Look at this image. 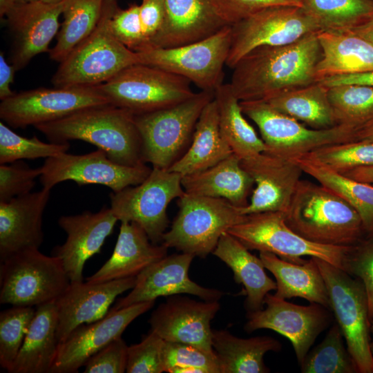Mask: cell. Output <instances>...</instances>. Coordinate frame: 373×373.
Masks as SVG:
<instances>
[{
	"instance_id": "obj_1",
	"label": "cell",
	"mask_w": 373,
	"mask_h": 373,
	"mask_svg": "<svg viewBox=\"0 0 373 373\" xmlns=\"http://www.w3.org/2000/svg\"><path fill=\"white\" fill-rule=\"evenodd\" d=\"M321 55L318 32L291 44L260 46L237 62L229 84L240 101L265 100L318 82Z\"/></svg>"
},
{
	"instance_id": "obj_2",
	"label": "cell",
	"mask_w": 373,
	"mask_h": 373,
	"mask_svg": "<svg viewBox=\"0 0 373 373\" xmlns=\"http://www.w3.org/2000/svg\"><path fill=\"white\" fill-rule=\"evenodd\" d=\"M35 127L50 142L82 140L104 151L117 164L136 166L144 163L135 115L111 104L87 107Z\"/></svg>"
},
{
	"instance_id": "obj_3",
	"label": "cell",
	"mask_w": 373,
	"mask_h": 373,
	"mask_svg": "<svg viewBox=\"0 0 373 373\" xmlns=\"http://www.w3.org/2000/svg\"><path fill=\"white\" fill-rule=\"evenodd\" d=\"M285 222L304 238L325 245L353 247L365 232L359 214L346 200L320 183L307 180L299 182Z\"/></svg>"
},
{
	"instance_id": "obj_4",
	"label": "cell",
	"mask_w": 373,
	"mask_h": 373,
	"mask_svg": "<svg viewBox=\"0 0 373 373\" xmlns=\"http://www.w3.org/2000/svg\"><path fill=\"white\" fill-rule=\"evenodd\" d=\"M119 7L117 0H104L95 30L59 63L52 78L55 87L99 85L140 63L137 53L111 32L109 21Z\"/></svg>"
},
{
	"instance_id": "obj_5",
	"label": "cell",
	"mask_w": 373,
	"mask_h": 373,
	"mask_svg": "<svg viewBox=\"0 0 373 373\" xmlns=\"http://www.w3.org/2000/svg\"><path fill=\"white\" fill-rule=\"evenodd\" d=\"M213 98L214 92L201 90L175 105L135 115L142 162L168 170L189 147L200 115Z\"/></svg>"
},
{
	"instance_id": "obj_6",
	"label": "cell",
	"mask_w": 373,
	"mask_h": 373,
	"mask_svg": "<svg viewBox=\"0 0 373 373\" xmlns=\"http://www.w3.org/2000/svg\"><path fill=\"white\" fill-rule=\"evenodd\" d=\"M177 203L178 214L161 243L201 258L212 254L220 236L246 217L223 198L185 192Z\"/></svg>"
},
{
	"instance_id": "obj_7",
	"label": "cell",
	"mask_w": 373,
	"mask_h": 373,
	"mask_svg": "<svg viewBox=\"0 0 373 373\" xmlns=\"http://www.w3.org/2000/svg\"><path fill=\"white\" fill-rule=\"evenodd\" d=\"M314 258L327 289L331 311L341 328L356 372L373 373L371 321L363 283L327 261Z\"/></svg>"
},
{
	"instance_id": "obj_8",
	"label": "cell",
	"mask_w": 373,
	"mask_h": 373,
	"mask_svg": "<svg viewBox=\"0 0 373 373\" xmlns=\"http://www.w3.org/2000/svg\"><path fill=\"white\" fill-rule=\"evenodd\" d=\"M249 250L274 254L280 258L303 264L304 256L322 259L345 271L347 255L354 247L325 245L308 240L288 227L285 213L267 211L246 215L228 231Z\"/></svg>"
},
{
	"instance_id": "obj_9",
	"label": "cell",
	"mask_w": 373,
	"mask_h": 373,
	"mask_svg": "<svg viewBox=\"0 0 373 373\" xmlns=\"http://www.w3.org/2000/svg\"><path fill=\"white\" fill-rule=\"evenodd\" d=\"M190 82L157 67L131 65L97 85L110 104L140 115L166 108L195 95Z\"/></svg>"
},
{
	"instance_id": "obj_10",
	"label": "cell",
	"mask_w": 373,
	"mask_h": 373,
	"mask_svg": "<svg viewBox=\"0 0 373 373\" xmlns=\"http://www.w3.org/2000/svg\"><path fill=\"white\" fill-rule=\"evenodd\" d=\"M70 283L59 258L24 250L1 261L0 303L37 307L56 300Z\"/></svg>"
},
{
	"instance_id": "obj_11",
	"label": "cell",
	"mask_w": 373,
	"mask_h": 373,
	"mask_svg": "<svg viewBox=\"0 0 373 373\" xmlns=\"http://www.w3.org/2000/svg\"><path fill=\"white\" fill-rule=\"evenodd\" d=\"M242 111L258 126L266 152L284 158H300L324 146L355 141L358 131L339 124L327 129L308 128L265 100L240 101Z\"/></svg>"
},
{
	"instance_id": "obj_12",
	"label": "cell",
	"mask_w": 373,
	"mask_h": 373,
	"mask_svg": "<svg viewBox=\"0 0 373 373\" xmlns=\"http://www.w3.org/2000/svg\"><path fill=\"white\" fill-rule=\"evenodd\" d=\"M231 41V26L193 43L171 48H149L138 55L140 64L181 76L201 90L213 91L222 84Z\"/></svg>"
},
{
	"instance_id": "obj_13",
	"label": "cell",
	"mask_w": 373,
	"mask_h": 373,
	"mask_svg": "<svg viewBox=\"0 0 373 373\" xmlns=\"http://www.w3.org/2000/svg\"><path fill=\"white\" fill-rule=\"evenodd\" d=\"M182 178L176 172L153 167L140 184L112 192L111 209L118 220L135 222L153 243H161L169 223L168 205L185 193Z\"/></svg>"
},
{
	"instance_id": "obj_14",
	"label": "cell",
	"mask_w": 373,
	"mask_h": 373,
	"mask_svg": "<svg viewBox=\"0 0 373 373\" xmlns=\"http://www.w3.org/2000/svg\"><path fill=\"white\" fill-rule=\"evenodd\" d=\"M110 104L97 86L39 88L14 93L0 104V118L25 128L65 117L83 108Z\"/></svg>"
},
{
	"instance_id": "obj_15",
	"label": "cell",
	"mask_w": 373,
	"mask_h": 373,
	"mask_svg": "<svg viewBox=\"0 0 373 373\" xmlns=\"http://www.w3.org/2000/svg\"><path fill=\"white\" fill-rule=\"evenodd\" d=\"M231 26V41L226 62L231 68L256 48L291 44L320 31L302 7L291 6L270 7Z\"/></svg>"
},
{
	"instance_id": "obj_16",
	"label": "cell",
	"mask_w": 373,
	"mask_h": 373,
	"mask_svg": "<svg viewBox=\"0 0 373 373\" xmlns=\"http://www.w3.org/2000/svg\"><path fill=\"white\" fill-rule=\"evenodd\" d=\"M41 167L39 180L43 187L51 189L60 182L70 180L79 186L102 184L114 193L140 184L152 171L144 163L136 166L117 164L99 149L83 155L64 153L50 157Z\"/></svg>"
},
{
	"instance_id": "obj_17",
	"label": "cell",
	"mask_w": 373,
	"mask_h": 373,
	"mask_svg": "<svg viewBox=\"0 0 373 373\" xmlns=\"http://www.w3.org/2000/svg\"><path fill=\"white\" fill-rule=\"evenodd\" d=\"M266 307L247 312L245 330L251 333L269 329L288 338L299 365L318 336L330 324L331 310L318 304L299 305L268 293L264 299Z\"/></svg>"
},
{
	"instance_id": "obj_18",
	"label": "cell",
	"mask_w": 373,
	"mask_h": 373,
	"mask_svg": "<svg viewBox=\"0 0 373 373\" xmlns=\"http://www.w3.org/2000/svg\"><path fill=\"white\" fill-rule=\"evenodd\" d=\"M155 301L142 302L121 309H111L95 322L75 329L58 344L50 373H75L88 359L115 339L121 337L128 325L151 309Z\"/></svg>"
},
{
	"instance_id": "obj_19",
	"label": "cell",
	"mask_w": 373,
	"mask_h": 373,
	"mask_svg": "<svg viewBox=\"0 0 373 373\" xmlns=\"http://www.w3.org/2000/svg\"><path fill=\"white\" fill-rule=\"evenodd\" d=\"M220 308L219 300L198 301L172 295L153 311L149 323L151 329L164 341L188 343L213 352L211 322Z\"/></svg>"
},
{
	"instance_id": "obj_20",
	"label": "cell",
	"mask_w": 373,
	"mask_h": 373,
	"mask_svg": "<svg viewBox=\"0 0 373 373\" xmlns=\"http://www.w3.org/2000/svg\"><path fill=\"white\" fill-rule=\"evenodd\" d=\"M254 182L249 202L239 208L242 215L267 211L286 213L303 171L294 160L266 151L241 160Z\"/></svg>"
},
{
	"instance_id": "obj_21",
	"label": "cell",
	"mask_w": 373,
	"mask_h": 373,
	"mask_svg": "<svg viewBox=\"0 0 373 373\" xmlns=\"http://www.w3.org/2000/svg\"><path fill=\"white\" fill-rule=\"evenodd\" d=\"M195 256L181 252L166 255L136 276L131 291L118 299L113 308L121 309L142 302L155 301L160 296L188 294L204 300H219L224 292L201 286L189 276Z\"/></svg>"
},
{
	"instance_id": "obj_22",
	"label": "cell",
	"mask_w": 373,
	"mask_h": 373,
	"mask_svg": "<svg viewBox=\"0 0 373 373\" xmlns=\"http://www.w3.org/2000/svg\"><path fill=\"white\" fill-rule=\"evenodd\" d=\"M117 221L111 207H106L98 212L84 211L58 219L67 238L63 245L53 249L52 255L61 260L70 283L83 281L86 262L100 252Z\"/></svg>"
},
{
	"instance_id": "obj_23",
	"label": "cell",
	"mask_w": 373,
	"mask_h": 373,
	"mask_svg": "<svg viewBox=\"0 0 373 373\" xmlns=\"http://www.w3.org/2000/svg\"><path fill=\"white\" fill-rule=\"evenodd\" d=\"M135 281L136 277H129L98 283H70L55 300L59 343L79 326L104 318L115 298L131 289Z\"/></svg>"
},
{
	"instance_id": "obj_24",
	"label": "cell",
	"mask_w": 373,
	"mask_h": 373,
	"mask_svg": "<svg viewBox=\"0 0 373 373\" xmlns=\"http://www.w3.org/2000/svg\"><path fill=\"white\" fill-rule=\"evenodd\" d=\"M64 0L57 3L42 1L15 3L5 17L14 37L12 65L23 68L36 55L48 50L60 26Z\"/></svg>"
},
{
	"instance_id": "obj_25",
	"label": "cell",
	"mask_w": 373,
	"mask_h": 373,
	"mask_svg": "<svg viewBox=\"0 0 373 373\" xmlns=\"http://www.w3.org/2000/svg\"><path fill=\"white\" fill-rule=\"evenodd\" d=\"M50 190L36 192L0 202L1 261L18 252L38 249L44 242L43 215Z\"/></svg>"
},
{
	"instance_id": "obj_26",
	"label": "cell",
	"mask_w": 373,
	"mask_h": 373,
	"mask_svg": "<svg viewBox=\"0 0 373 373\" xmlns=\"http://www.w3.org/2000/svg\"><path fill=\"white\" fill-rule=\"evenodd\" d=\"M164 22L151 48L198 41L230 25L213 0H164Z\"/></svg>"
},
{
	"instance_id": "obj_27",
	"label": "cell",
	"mask_w": 373,
	"mask_h": 373,
	"mask_svg": "<svg viewBox=\"0 0 373 373\" xmlns=\"http://www.w3.org/2000/svg\"><path fill=\"white\" fill-rule=\"evenodd\" d=\"M168 249L162 243H153L145 231L135 222H121L111 256L86 280L98 283L136 277L149 266L165 257Z\"/></svg>"
},
{
	"instance_id": "obj_28",
	"label": "cell",
	"mask_w": 373,
	"mask_h": 373,
	"mask_svg": "<svg viewBox=\"0 0 373 373\" xmlns=\"http://www.w3.org/2000/svg\"><path fill=\"white\" fill-rule=\"evenodd\" d=\"M182 185L187 193L223 198L241 208L248 204L254 182L232 153L211 167L182 176Z\"/></svg>"
},
{
	"instance_id": "obj_29",
	"label": "cell",
	"mask_w": 373,
	"mask_h": 373,
	"mask_svg": "<svg viewBox=\"0 0 373 373\" xmlns=\"http://www.w3.org/2000/svg\"><path fill=\"white\" fill-rule=\"evenodd\" d=\"M212 254L232 270L236 283L243 285L247 312L262 309L265 296L276 289V283L266 274L260 258L228 232L220 236Z\"/></svg>"
},
{
	"instance_id": "obj_30",
	"label": "cell",
	"mask_w": 373,
	"mask_h": 373,
	"mask_svg": "<svg viewBox=\"0 0 373 373\" xmlns=\"http://www.w3.org/2000/svg\"><path fill=\"white\" fill-rule=\"evenodd\" d=\"M322 55L316 69L323 78L373 71V44L350 30L319 31Z\"/></svg>"
},
{
	"instance_id": "obj_31",
	"label": "cell",
	"mask_w": 373,
	"mask_h": 373,
	"mask_svg": "<svg viewBox=\"0 0 373 373\" xmlns=\"http://www.w3.org/2000/svg\"><path fill=\"white\" fill-rule=\"evenodd\" d=\"M259 257L276 278V296L283 299L298 297L331 310L327 289L314 257L303 264L291 262L269 252L261 251Z\"/></svg>"
},
{
	"instance_id": "obj_32",
	"label": "cell",
	"mask_w": 373,
	"mask_h": 373,
	"mask_svg": "<svg viewBox=\"0 0 373 373\" xmlns=\"http://www.w3.org/2000/svg\"><path fill=\"white\" fill-rule=\"evenodd\" d=\"M55 300L37 307L35 316L10 373H50L58 340Z\"/></svg>"
},
{
	"instance_id": "obj_33",
	"label": "cell",
	"mask_w": 373,
	"mask_h": 373,
	"mask_svg": "<svg viewBox=\"0 0 373 373\" xmlns=\"http://www.w3.org/2000/svg\"><path fill=\"white\" fill-rule=\"evenodd\" d=\"M232 153L221 134L218 106L213 98L200 115L189 147L168 170L182 176L193 174L214 166Z\"/></svg>"
},
{
	"instance_id": "obj_34",
	"label": "cell",
	"mask_w": 373,
	"mask_h": 373,
	"mask_svg": "<svg viewBox=\"0 0 373 373\" xmlns=\"http://www.w3.org/2000/svg\"><path fill=\"white\" fill-rule=\"evenodd\" d=\"M212 348L220 373H267L270 370L264 362L265 354L279 352L282 345L269 336L242 338L227 330L213 329Z\"/></svg>"
},
{
	"instance_id": "obj_35",
	"label": "cell",
	"mask_w": 373,
	"mask_h": 373,
	"mask_svg": "<svg viewBox=\"0 0 373 373\" xmlns=\"http://www.w3.org/2000/svg\"><path fill=\"white\" fill-rule=\"evenodd\" d=\"M328 90V87L318 81L280 93L265 101L278 111L312 128L327 129L339 125Z\"/></svg>"
},
{
	"instance_id": "obj_36",
	"label": "cell",
	"mask_w": 373,
	"mask_h": 373,
	"mask_svg": "<svg viewBox=\"0 0 373 373\" xmlns=\"http://www.w3.org/2000/svg\"><path fill=\"white\" fill-rule=\"evenodd\" d=\"M221 134L240 160L267 151L264 141L244 117L240 101L230 84H222L214 91Z\"/></svg>"
},
{
	"instance_id": "obj_37",
	"label": "cell",
	"mask_w": 373,
	"mask_h": 373,
	"mask_svg": "<svg viewBox=\"0 0 373 373\" xmlns=\"http://www.w3.org/2000/svg\"><path fill=\"white\" fill-rule=\"evenodd\" d=\"M303 172L346 200L359 214L364 231L373 236V186L354 180L304 157L294 160Z\"/></svg>"
},
{
	"instance_id": "obj_38",
	"label": "cell",
	"mask_w": 373,
	"mask_h": 373,
	"mask_svg": "<svg viewBox=\"0 0 373 373\" xmlns=\"http://www.w3.org/2000/svg\"><path fill=\"white\" fill-rule=\"evenodd\" d=\"M104 0H64L63 23L57 42L49 50L50 58L60 63L97 26Z\"/></svg>"
},
{
	"instance_id": "obj_39",
	"label": "cell",
	"mask_w": 373,
	"mask_h": 373,
	"mask_svg": "<svg viewBox=\"0 0 373 373\" xmlns=\"http://www.w3.org/2000/svg\"><path fill=\"white\" fill-rule=\"evenodd\" d=\"M320 31L354 29L373 18V0H303Z\"/></svg>"
},
{
	"instance_id": "obj_40",
	"label": "cell",
	"mask_w": 373,
	"mask_h": 373,
	"mask_svg": "<svg viewBox=\"0 0 373 373\" xmlns=\"http://www.w3.org/2000/svg\"><path fill=\"white\" fill-rule=\"evenodd\" d=\"M338 124L358 132L373 124V86L341 84L329 88Z\"/></svg>"
},
{
	"instance_id": "obj_41",
	"label": "cell",
	"mask_w": 373,
	"mask_h": 373,
	"mask_svg": "<svg viewBox=\"0 0 373 373\" xmlns=\"http://www.w3.org/2000/svg\"><path fill=\"white\" fill-rule=\"evenodd\" d=\"M340 327L334 323L321 343L309 351L300 364L303 373H354L356 370L345 347Z\"/></svg>"
},
{
	"instance_id": "obj_42",
	"label": "cell",
	"mask_w": 373,
	"mask_h": 373,
	"mask_svg": "<svg viewBox=\"0 0 373 373\" xmlns=\"http://www.w3.org/2000/svg\"><path fill=\"white\" fill-rule=\"evenodd\" d=\"M343 173L373 166V142L351 141L322 146L301 157Z\"/></svg>"
},
{
	"instance_id": "obj_43",
	"label": "cell",
	"mask_w": 373,
	"mask_h": 373,
	"mask_svg": "<svg viewBox=\"0 0 373 373\" xmlns=\"http://www.w3.org/2000/svg\"><path fill=\"white\" fill-rule=\"evenodd\" d=\"M68 142H44L37 136L31 138L21 136L0 122V164L22 160L48 158L66 153Z\"/></svg>"
},
{
	"instance_id": "obj_44",
	"label": "cell",
	"mask_w": 373,
	"mask_h": 373,
	"mask_svg": "<svg viewBox=\"0 0 373 373\" xmlns=\"http://www.w3.org/2000/svg\"><path fill=\"white\" fill-rule=\"evenodd\" d=\"M34 307L12 306L0 313V365L10 370L35 316Z\"/></svg>"
},
{
	"instance_id": "obj_45",
	"label": "cell",
	"mask_w": 373,
	"mask_h": 373,
	"mask_svg": "<svg viewBox=\"0 0 373 373\" xmlns=\"http://www.w3.org/2000/svg\"><path fill=\"white\" fill-rule=\"evenodd\" d=\"M164 370L169 373H220L214 352L191 344L164 341Z\"/></svg>"
},
{
	"instance_id": "obj_46",
	"label": "cell",
	"mask_w": 373,
	"mask_h": 373,
	"mask_svg": "<svg viewBox=\"0 0 373 373\" xmlns=\"http://www.w3.org/2000/svg\"><path fill=\"white\" fill-rule=\"evenodd\" d=\"M164 341L154 331L128 347L127 373L164 372L162 349Z\"/></svg>"
},
{
	"instance_id": "obj_47",
	"label": "cell",
	"mask_w": 373,
	"mask_h": 373,
	"mask_svg": "<svg viewBox=\"0 0 373 373\" xmlns=\"http://www.w3.org/2000/svg\"><path fill=\"white\" fill-rule=\"evenodd\" d=\"M109 27L113 36L130 50L140 52L146 49L139 5L133 3L126 9L119 7L110 19Z\"/></svg>"
},
{
	"instance_id": "obj_48",
	"label": "cell",
	"mask_w": 373,
	"mask_h": 373,
	"mask_svg": "<svg viewBox=\"0 0 373 373\" xmlns=\"http://www.w3.org/2000/svg\"><path fill=\"white\" fill-rule=\"evenodd\" d=\"M41 174V167L30 168L21 160L0 164V202L30 193Z\"/></svg>"
},
{
	"instance_id": "obj_49",
	"label": "cell",
	"mask_w": 373,
	"mask_h": 373,
	"mask_svg": "<svg viewBox=\"0 0 373 373\" xmlns=\"http://www.w3.org/2000/svg\"><path fill=\"white\" fill-rule=\"evenodd\" d=\"M345 271L356 276L363 283L367 297L369 316L372 321L373 320V238L352 248L345 260Z\"/></svg>"
},
{
	"instance_id": "obj_50",
	"label": "cell",
	"mask_w": 373,
	"mask_h": 373,
	"mask_svg": "<svg viewBox=\"0 0 373 373\" xmlns=\"http://www.w3.org/2000/svg\"><path fill=\"white\" fill-rule=\"evenodd\" d=\"M128 347L117 338L91 356L84 364L85 373H123L126 370Z\"/></svg>"
},
{
	"instance_id": "obj_51",
	"label": "cell",
	"mask_w": 373,
	"mask_h": 373,
	"mask_svg": "<svg viewBox=\"0 0 373 373\" xmlns=\"http://www.w3.org/2000/svg\"><path fill=\"white\" fill-rule=\"evenodd\" d=\"M230 25L262 10L278 6L302 7L303 0H213Z\"/></svg>"
},
{
	"instance_id": "obj_52",
	"label": "cell",
	"mask_w": 373,
	"mask_h": 373,
	"mask_svg": "<svg viewBox=\"0 0 373 373\" xmlns=\"http://www.w3.org/2000/svg\"><path fill=\"white\" fill-rule=\"evenodd\" d=\"M164 15V0H142L140 5V18L146 49L151 47L153 40L162 26Z\"/></svg>"
},
{
	"instance_id": "obj_53",
	"label": "cell",
	"mask_w": 373,
	"mask_h": 373,
	"mask_svg": "<svg viewBox=\"0 0 373 373\" xmlns=\"http://www.w3.org/2000/svg\"><path fill=\"white\" fill-rule=\"evenodd\" d=\"M318 82L328 88L341 84H365L373 86V71L334 75L323 78Z\"/></svg>"
},
{
	"instance_id": "obj_54",
	"label": "cell",
	"mask_w": 373,
	"mask_h": 373,
	"mask_svg": "<svg viewBox=\"0 0 373 373\" xmlns=\"http://www.w3.org/2000/svg\"><path fill=\"white\" fill-rule=\"evenodd\" d=\"M15 69L12 64H9L3 53H0V99L4 100L11 97L13 93L10 85L14 81Z\"/></svg>"
},
{
	"instance_id": "obj_55",
	"label": "cell",
	"mask_w": 373,
	"mask_h": 373,
	"mask_svg": "<svg viewBox=\"0 0 373 373\" xmlns=\"http://www.w3.org/2000/svg\"><path fill=\"white\" fill-rule=\"evenodd\" d=\"M341 174L354 180L373 186V166L354 168Z\"/></svg>"
},
{
	"instance_id": "obj_56",
	"label": "cell",
	"mask_w": 373,
	"mask_h": 373,
	"mask_svg": "<svg viewBox=\"0 0 373 373\" xmlns=\"http://www.w3.org/2000/svg\"><path fill=\"white\" fill-rule=\"evenodd\" d=\"M350 30L373 44V18L366 23Z\"/></svg>"
},
{
	"instance_id": "obj_57",
	"label": "cell",
	"mask_w": 373,
	"mask_h": 373,
	"mask_svg": "<svg viewBox=\"0 0 373 373\" xmlns=\"http://www.w3.org/2000/svg\"><path fill=\"white\" fill-rule=\"evenodd\" d=\"M355 141L373 142V124L359 131Z\"/></svg>"
},
{
	"instance_id": "obj_58",
	"label": "cell",
	"mask_w": 373,
	"mask_h": 373,
	"mask_svg": "<svg viewBox=\"0 0 373 373\" xmlns=\"http://www.w3.org/2000/svg\"><path fill=\"white\" fill-rule=\"evenodd\" d=\"M15 4V0H0V15L3 17Z\"/></svg>"
},
{
	"instance_id": "obj_59",
	"label": "cell",
	"mask_w": 373,
	"mask_h": 373,
	"mask_svg": "<svg viewBox=\"0 0 373 373\" xmlns=\"http://www.w3.org/2000/svg\"><path fill=\"white\" fill-rule=\"evenodd\" d=\"M370 332H371L370 349L373 354V320L371 321Z\"/></svg>"
},
{
	"instance_id": "obj_60",
	"label": "cell",
	"mask_w": 373,
	"mask_h": 373,
	"mask_svg": "<svg viewBox=\"0 0 373 373\" xmlns=\"http://www.w3.org/2000/svg\"><path fill=\"white\" fill-rule=\"evenodd\" d=\"M39 1H41V0H15V3H27Z\"/></svg>"
},
{
	"instance_id": "obj_61",
	"label": "cell",
	"mask_w": 373,
	"mask_h": 373,
	"mask_svg": "<svg viewBox=\"0 0 373 373\" xmlns=\"http://www.w3.org/2000/svg\"><path fill=\"white\" fill-rule=\"evenodd\" d=\"M45 3H59L64 0H41Z\"/></svg>"
}]
</instances>
